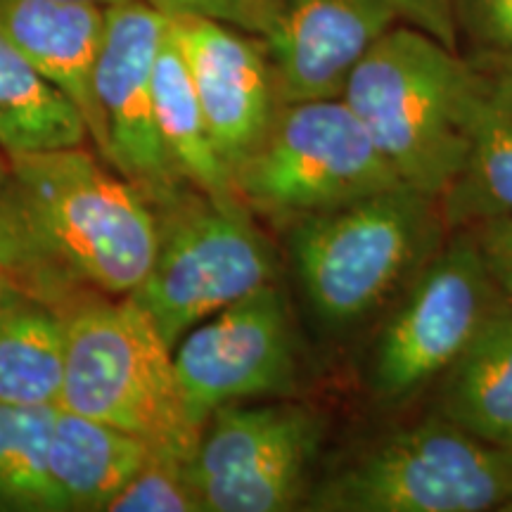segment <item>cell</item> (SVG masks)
<instances>
[{
  "instance_id": "6da1fadb",
  "label": "cell",
  "mask_w": 512,
  "mask_h": 512,
  "mask_svg": "<svg viewBox=\"0 0 512 512\" xmlns=\"http://www.w3.org/2000/svg\"><path fill=\"white\" fill-rule=\"evenodd\" d=\"M8 157L0 273L60 313L136 292L159 245L157 211L143 192L86 145Z\"/></svg>"
},
{
  "instance_id": "7a4b0ae2",
  "label": "cell",
  "mask_w": 512,
  "mask_h": 512,
  "mask_svg": "<svg viewBox=\"0 0 512 512\" xmlns=\"http://www.w3.org/2000/svg\"><path fill=\"white\" fill-rule=\"evenodd\" d=\"M486 72L415 27H392L344 88V102L403 183L441 197L463 171Z\"/></svg>"
},
{
  "instance_id": "3957f363",
  "label": "cell",
  "mask_w": 512,
  "mask_h": 512,
  "mask_svg": "<svg viewBox=\"0 0 512 512\" xmlns=\"http://www.w3.org/2000/svg\"><path fill=\"white\" fill-rule=\"evenodd\" d=\"M62 316L67 366L60 408L133 434L155 456L190 463L204 430L185 411L174 349L152 318L131 294L88 299Z\"/></svg>"
},
{
  "instance_id": "277c9868",
  "label": "cell",
  "mask_w": 512,
  "mask_h": 512,
  "mask_svg": "<svg viewBox=\"0 0 512 512\" xmlns=\"http://www.w3.org/2000/svg\"><path fill=\"white\" fill-rule=\"evenodd\" d=\"M437 233V197L408 183L292 223V264L313 316L335 330L363 323L430 256Z\"/></svg>"
},
{
  "instance_id": "5b68a950",
  "label": "cell",
  "mask_w": 512,
  "mask_h": 512,
  "mask_svg": "<svg viewBox=\"0 0 512 512\" xmlns=\"http://www.w3.org/2000/svg\"><path fill=\"white\" fill-rule=\"evenodd\" d=\"M155 264L131 299L171 349L202 320L273 285L275 256L238 197L185 188L155 207Z\"/></svg>"
},
{
  "instance_id": "8992f818",
  "label": "cell",
  "mask_w": 512,
  "mask_h": 512,
  "mask_svg": "<svg viewBox=\"0 0 512 512\" xmlns=\"http://www.w3.org/2000/svg\"><path fill=\"white\" fill-rule=\"evenodd\" d=\"M230 181L245 207L290 226L403 183L344 98L278 105Z\"/></svg>"
},
{
  "instance_id": "52a82bcc",
  "label": "cell",
  "mask_w": 512,
  "mask_h": 512,
  "mask_svg": "<svg viewBox=\"0 0 512 512\" xmlns=\"http://www.w3.org/2000/svg\"><path fill=\"white\" fill-rule=\"evenodd\" d=\"M510 503L508 453L441 413L380 439L309 496V508L325 512H484Z\"/></svg>"
},
{
  "instance_id": "ba28073f",
  "label": "cell",
  "mask_w": 512,
  "mask_h": 512,
  "mask_svg": "<svg viewBox=\"0 0 512 512\" xmlns=\"http://www.w3.org/2000/svg\"><path fill=\"white\" fill-rule=\"evenodd\" d=\"M188 470L207 512H283L304 501L320 420L304 406L230 403L211 415Z\"/></svg>"
},
{
  "instance_id": "9c48e42d",
  "label": "cell",
  "mask_w": 512,
  "mask_h": 512,
  "mask_svg": "<svg viewBox=\"0 0 512 512\" xmlns=\"http://www.w3.org/2000/svg\"><path fill=\"white\" fill-rule=\"evenodd\" d=\"M496 299L472 238L453 242L422 266L377 337L370 358V389L377 399L403 401L444 375Z\"/></svg>"
},
{
  "instance_id": "30bf717a",
  "label": "cell",
  "mask_w": 512,
  "mask_h": 512,
  "mask_svg": "<svg viewBox=\"0 0 512 512\" xmlns=\"http://www.w3.org/2000/svg\"><path fill=\"white\" fill-rule=\"evenodd\" d=\"M169 17L145 0L107 5V24L95 69V98L107 138V159L152 207L192 188L166 155L155 114V60Z\"/></svg>"
},
{
  "instance_id": "8fae6325",
  "label": "cell",
  "mask_w": 512,
  "mask_h": 512,
  "mask_svg": "<svg viewBox=\"0 0 512 512\" xmlns=\"http://www.w3.org/2000/svg\"><path fill=\"white\" fill-rule=\"evenodd\" d=\"M174 370L185 411L202 430L223 406L287 392L297 363L290 318L275 285L195 325L176 344Z\"/></svg>"
},
{
  "instance_id": "7c38bea8",
  "label": "cell",
  "mask_w": 512,
  "mask_h": 512,
  "mask_svg": "<svg viewBox=\"0 0 512 512\" xmlns=\"http://www.w3.org/2000/svg\"><path fill=\"white\" fill-rule=\"evenodd\" d=\"M396 19L389 0H273L264 36L278 105L342 98Z\"/></svg>"
},
{
  "instance_id": "4fadbf2b",
  "label": "cell",
  "mask_w": 512,
  "mask_h": 512,
  "mask_svg": "<svg viewBox=\"0 0 512 512\" xmlns=\"http://www.w3.org/2000/svg\"><path fill=\"white\" fill-rule=\"evenodd\" d=\"M169 24L190 64L211 140L233 174L278 110L271 64L256 43L216 19L176 15Z\"/></svg>"
},
{
  "instance_id": "5bb4252c",
  "label": "cell",
  "mask_w": 512,
  "mask_h": 512,
  "mask_svg": "<svg viewBox=\"0 0 512 512\" xmlns=\"http://www.w3.org/2000/svg\"><path fill=\"white\" fill-rule=\"evenodd\" d=\"M105 24L107 5L93 0H0L3 34L81 112L102 159L107 138L95 98V69Z\"/></svg>"
},
{
  "instance_id": "9a60e30c",
  "label": "cell",
  "mask_w": 512,
  "mask_h": 512,
  "mask_svg": "<svg viewBox=\"0 0 512 512\" xmlns=\"http://www.w3.org/2000/svg\"><path fill=\"white\" fill-rule=\"evenodd\" d=\"M150 456L133 434L57 406L48 446L55 512H105Z\"/></svg>"
},
{
  "instance_id": "2e32d148",
  "label": "cell",
  "mask_w": 512,
  "mask_h": 512,
  "mask_svg": "<svg viewBox=\"0 0 512 512\" xmlns=\"http://www.w3.org/2000/svg\"><path fill=\"white\" fill-rule=\"evenodd\" d=\"M439 413L494 446L512 439V306L501 297L446 370Z\"/></svg>"
},
{
  "instance_id": "e0dca14e",
  "label": "cell",
  "mask_w": 512,
  "mask_h": 512,
  "mask_svg": "<svg viewBox=\"0 0 512 512\" xmlns=\"http://www.w3.org/2000/svg\"><path fill=\"white\" fill-rule=\"evenodd\" d=\"M152 86H155L159 136L176 174L204 195L233 197L230 169L211 140L190 64L178 46L171 24H166L159 46Z\"/></svg>"
},
{
  "instance_id": "ac0fdd59",
  "label": "cell",
  "mask_w": 512,
  "mask_h": 512,
  "mask_svg": "<svg viewBox=\"0 0 512 512\" xmlns=\"http://www.w3.org/2000/svg\"><path fill=\"white\" fill-rule=\"evenodd\" d=\"M441 200L456 223L512 216V76L486 74L465 166Z\"/></svg>"
},
{
  "instance_id": "d6986e66",
  "label": "cell",
  "mask_w": 512,
  "mask_h": 512,
  "mask_svg": "<svg viewBox=\"0 0 512 512\" xmlns=\"http://www.w3.org/2000/svg\"><path fill=\"white\" fill-rule=\"evenodd\" d=\"M67 366V320L17 292L0 311V403L60 406Z\"/></svg>"
},
{
  "instance_id": "ffe728a7",
  "label": "cell",
  "mask_w": 512,
  "mask_h": 512,
  "mask_svg": "<svg viewBox=\"0 0 512 512\" xmlns=\"http://www.w3.org/2000/svg\"><path fill=\"white\" fill-rule=\"evenodd\" d=\"M81 112L0 29V150L5 155L83 147Z\"/></svg>"
},
{
  "instance_id": "44dd1931",
  "label": "cell",
  "mask_w": 512,
  "mask_h": 512,
  "mask_svg": "<svg viewBox=\"0 0 512 512\" xmlns=\"http://www.w3.org/2000/svg\"><path fill=\"white\" fill-rule=\"evenodd\" d=\"M57 406L0 403V512H55L48 446Z\"/></svg>"
},
{
  "instance_id": "7402d4cb",
  "label": "cell",
  "mask_w": 512,
  "mask_h": 512,
  "mask_svg": "<svg viewBox=\"0 0 512 512\" xmlns=\"http://www.w3.org/2000/svg\"><path fill=\"white\" fill-rule=\"evenodd\" d=\"M188 465L152 453L105 512H202Z\"/></svg>"
},
{
  "instance_id": "603a6c76",
  "label": "cell",
  "mask_w": 512,
  "mask_h": 512,
  "mask_svg": "<svg viewBox=\"0 0 512 512\" xmlns=\"http://www.w3.org/2000/svg\"><path fill=\"white\" fill-rule=\"evenodd\" d=\"M456 29L486 74L512 76V0H453Z\"/></svg>"
},
{
  "instance_id": "cb8c5ba5",
  "label": "cell",
  "mask_w": 512,
  "mask_h": 512,
  "mask_svg": "<svg viewBox=\"0 0 512 512\" xmlns=\"http://www.w3.org/2000/svg\"><path fill=\"white\" fill-rule=\"evenodd\" d=\"M145 3L164 12L166 17H209L228 24V27L264 34L273 0H145Z\"/></svg>"
},
{
  "instance_id": "d4e9b609",
  "label": "cell",
  "mask_w": 512,
  "mask_h": 512,
  "mask_svg": "<svg viewBox=\"0 0 512 512\" xmlns=\"http://www.w3.org/2000/svg\"><path fill=\"white\" fill-rule=\"evenodd\" d=\"M472 242L482 256L498 297L512 306V216L475 223Z\"/></svg>"
},
{
  "instance_id": "484cf974",
  "label": "cell",
  "mask_w": 512,
  "mask_h": 512,
  "mask_svg": "<svg viewBox=\"0 0 512 512\" xmlns=\"http://www.w3.org/2000/svg\"><path fill=\"white\" fill-rule=\"evenodd\" d=\"M396 15L406 19L415 29L425 31L437 38L439 43L456 50V15H453V0H389Z\"/></svg>"
},
{
  "instance_id": "4316f807",
  "label": "cell",
  "mask_w": 512,
  "mask_h": 512,
  "mask_svg": "<svg viewBox=\"0 0 512 512\" xmlns=\"http://www.w3.org/2000/svg\"><path fill=\"white\" fill-rule=\"evenodd\" d=\"M19 290H17V287L15 285H12L10 283V280L8 278H5V275L3 273H0V311H3L5 309V304H8L10 302V299L12 297H15V294H17Z\"/></svg>"
},
{
  "instance_id": "83f0119b",
  "label": "cell",
  "mask_w": 512,
  "mask_h": 512,
  "mask_svg": "<svg viewBox=\"0 0 512 512\" xmlns=\"http://www.w3.org/2000/svg\"><path fill=\"white\" fill-rule=\"evenodd\" d=\"M8 178H10V157L0 150V192H3Z\"/></svg>"
},
{
  "instance_id": "f1b7e54d",
  "label": "cell",
  "mask_w": 512,
  "mask_h": 512,
  "mask_svg": "<svg viewBox=\"0 0 512 512\" xmlns=\"http://www.w3.org/2000/svg\"><path fill=\"white\" fill-rule=\"evenodd\" d=\"M503 451H505V453H508V460H510V465H512V439L508 441V444H505V446H503Z\"/></svg>"
},
{
  "instance_id": "f546056e",
  "label": "cell",
  "mask_w": 512,
  "mask_h": 512,
  "mask_svg": "<svg viewBox=\"0 0 512 512\" xmlns=\"http://www.w3.org/2000/svg\"><path fill=\"white\" fill-rule=\"evenodd\" d=\"M93 3H100V5H114V3H119V0H93Z\"/></svg>"
}]
</instances>
